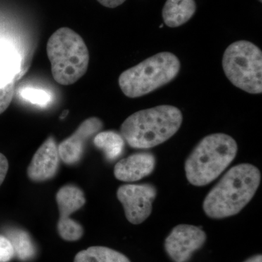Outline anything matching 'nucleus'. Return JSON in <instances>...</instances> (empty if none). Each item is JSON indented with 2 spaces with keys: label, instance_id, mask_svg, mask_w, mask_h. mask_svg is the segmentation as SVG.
Wrapping results in <instances>:
<instances>
[{
  "label": "nucleus",
  "instance_id": "nucleus-5",
  "mask_svg": "<svg viewBox=\"0 0 262 262\" xmlns=\"http://www.w3.org/2000/svg\"><path fill=\"white\" fill-rule=\"evenodd\" d=\"M180 69L178 57L170 52H162L122 72L119 86L127 97H141L171 82Z\"/></svg>",
  "mask_w": 262,
  "mask_h": 262
},
{
  "label": "nucleus",
  "instance_id": "nucleus-15",
  "mask_svg": "<svg viewBox=\"0 0 262 262\" xmlns=\"http://www.w3.org/2000/svg\"><path fill=\"white\" fill-rule=\"evenodd\" d=\"M94 143L103 151L106 159L111 161L117 159L125 147V140L121 134L113 130L98 133L95 136Z\"/></svg>",
  "mask_w": 262,
  "mask_h": 262
},
{
  "label": "nucleus",
  "instance_id": "nucleus-2",
  "mask_svg": "<svg viewBox=\"0 0 262 262\" xmlns=\"http://www.w3.org/2000/svg\"><path fill=\"white\" fill-rule=\"evenodd\" d=\"M182 122L180 110L170 105H160L127 117L120 127V134L130 147L151 149L175 135Z\"/></svg>",
  "mask_w": 262,
  "mask_h": 262
},
{
  "label": "nucleus",
  "instance_id": "nucleus-13",
  "mask_svg": "<svg viewBox=\"0 0 262 262\" xmlns=\"http://www.w3.org/2000/svg\"><path fill=\"white\" fill-rule=\"evenodd\" d=\"M196 10L194 0H167L162 13L164 23L170 28L181 27L192 18Z\"/></svg>",
  "mask_w": 262,
  "mask_h": 262
},
{
  "label": "nucleus",
  "instance_id": "nucleus-21",
  "mask_svg": "<svg viewBox=\"0 0 262 262\" xmlns=\"http://www.w3.org/2000/svg\"><path fill=\"white\" fill-rule=\"evenodd\" d=\"M103 6L108 8H115L123 4L126 0H97Z\"/></svg>",
  "mask_w": 262,
  "mask_h": 262
},
{
  "label": "nucleus",
  "instance_id": "nucleus-17",
  "mask_svg": "<svg viewBox=\"0 0 262 262\" xmlns=\"http://www.w3.org/2000/svg\"><path fill=\"white\" fill-rule=\"evenodd\" d=\"M14 82H10L3 89H0V115L4 113L10 106L14 95Z\"/></svg>",
  "mask_w": 262,
  "mask_h": 262
},
{
  "label": "nucleus",
  "instance_id": "nucleus-9",
  "mask_svg": "<svg viewBox=\"0 0 262 262\" xmlns=\"http://www.w3.org/2000/svg\"><path fill=\"white\" fill-rule=\"evenodd\" d=\"M206 232L200 227L179 225L172 229L165 241V249L174 262H188L206 243Z\"/></svg>",
  "mask_w": 262,
  "mask_h": 262
},
{
  "label": "nucleus",
  "instance_id": "nucleus-4",
  "mask_svg": "<svg viewBox=\"0 0 262 262\" xmlns=\"http://www.w3.org/2000/svg\"><path fill=\"white\" fill-rule=\"evenodd\" d=\"M47 54L53 79L62 85L75 83L89 69L87 46L80 34L68 27L52 34L47 43Z\"/></svg>",
  "mask_w": 262,
  "mask_h": 262
},
{
  "label": "nucleus",
  "instance_id": "nucleus-14",
  "mask_svg": "<svg viewBox=\"0 0 262 262\" xmlns=\"http://www.w3.org/2000/svg\"><path fill=\"white\" fill-rule=\"evenodd\" d=\"M4 235L9 239L14 251V258L21 261H29L37 256V247L28 232L23 229H7Z\"/></svg>",
  "mask_w": 262,
  "mask_h": 262
},
{
  "label": "nucleus",
  "instance_id": "nucleus-12",
  "mask_svg": "<svg viewBox=\"0 0 262 262\" xmlns=\"http://www.w3.org/2000/svg\"><path fill=\"white\" fill-rule=\"evenodd\" d=\"M156 165V158L152 153H135L120 160L115 165V178L122 182H134L152 173Z\"/></svg>",
  "mask_w": 262,
  "mask_h": 262
},
{
  "label": "nucleus",
  "instance_id": "nucleus-11",
  "mask_svg": "<svg viewBox=\"0 0 262 262\" xmlns=\"http://www.w3.org/2000/svg\"><path fill=\"white\" fill-rule=\"evenodd\" d=\"M59 160L56 141L53 137H49L33 157L27 169L29 178L37 182L53 178L58 171Z\"/></svg>",
  "mask_w": 262,
  "mask_h": 262
},
{
  "label": "nucleus",
  "instance_id": "nucleus-16",
  "mask_svg": "<svg viewBox=\"0 0 262 262\" xmlns=\"http://www.w3.org/2000/svg\"><path fill=\"white\" fill-rule=\"evenodd\" d=\"M74 262H130L125 255L104 246H92L81 251Z\"/></svg>",
  "mask_w": 262,
  "mask_h": 262
},
{
  "label": "nucleus",
  "instance_id": "nucleus-23",
  "mask_svg": "<svg viewBox=\"0 0 262 262\" xmlns=\"http://www.w3.org/2000/svg\"><path fill=\"white\" fill-rule=\"evenodd\" d=\"M258 1H259V2H260V3H261L262 0H258Z\"/></svg>",
  "mask_w": 262,
  "mask_h": 262
},
{
  "label": "nucleus",
  "instance_id": "nucleus-22",
  "mask_svg": "<svg viewBox=\"0 0 262 262\" xmlns=\"http://www.w3.org/2000/svg\"><path fill=\"white\" fill-rule=\"evenodd\" d=\"M244 262H262V256L261 254L255 255L251 256Z\"/></svg>",
  "mask_w": 262,
  "mask_h": 262
},
{
  "label": "nucleus",
  "instance_id": "nucleus-20",
  "mask_svg": "<svg viewBox=\"0 0 262 262\" xmlns=\"http://www.w3.org/2000/svg\"><path fill=\"white\" fill-rule=\"evenodd\" d=\"M9 164L8 160L4 155L0 153V186L4 182L7 173H8Z\"/></svg>",
  "mask_w": 262,
  "mask_h": 262
},
{
  "label": "nucleus",
  "instance_id": "nucleus-8",
  "mask_svg": "<svg viewBox=\"0 0 262 262\" xmlns=\"http://www.w3.org/2000/svg\"><path fill=\"white\" fill-rule=\"evenodd\" d=\"M157 194L156 187L151 184H125L117 192L125 216L133 225H140L149 218Z\"/></svg>",
  "mask_w": 262,
  "mask_h": 262
},
{
  "label": "nucleus",
  "instance_id": "nucleus-10",
  "mask_svg": "<svg viewBox=\"0 0 262 262\" xmlns=\"http://www.w3.org/2000/svg\"><path fill=\"white\" fill-rule=\"evenodd\" d=\"M102 127L103 122L98 117H90L82 122L72 136L58 146L62 161L67 165L78 163L83 155L87 141L99 133Z\"/></svg>",
  "mask_w": 262,
  "mask_h": 262
},
{
  "label": "nucleus",
  "instance_id": "nucleus-3",
  "mask_svg": "<svg viewBox=\"0 0 262 262\" xmlns=\"http://www.w3.org/2000/svg\"><path fill=\"white\" fill-rule=\"evenodd\" d=\"M237 153V142L232 136L225 134L206 136L186 160L188 182L196 187L210 184L228 168Z\"/></svg>",
  "mask_w": 262,
  "mask_h": 262
},
{
  "label": "nucleus",
  "instance_id": "nucleus-18",
  "mask_svg": "<svg viewBox=\"0 0 262 262\" xmlns=\"http://www.w3.org/2000/svg\"><path fill=\"white\" fill-rule=\"evenodd\" d=\"M14 258V251L9 239L0 234V262H9Z\"/></svg>",
  "mask_w": 262,
  "mask_h": 262
},
{
  "label": "nucleus",
  "instance_id": "nucleus-6",
  "mask_svg": "<svg viewBox=\"0 0 262 262\" xmlns=\"http://www.w3.org/2000/svg\"><path fill=\"white\" fill-rule=\"evenodd\" d=\"M222 67L231 83L251 94L262 92V52L253 43L239 40L225 50Z\"/></svg>",
  "mask_w": 262,
  "mask_h": 262
},
{
  "label": "nucleus",
  "instance_id": "nucleus-7",
  "mask_svg": "<svg viewBox=\"0 0 262 262\" xmlns=\"http://www.w3.org/2000/svg\"><path fill=\"white\" fill-rule=\"evenodd\" d=\"M56 202L59 210L58 234L64 241H79L83 235V227L71 216L85 203L83 192L76 186H63L57 192Z\"/></svg>",
  "mask_w": 262,
  "mask_h": 262
},
{
  "label": "nucleus",
  "instance_id": "nucleus-1",
  "mask_svg": "<svg viewBox=\"0 0 262 262\" xmlns=\"http://www.w3.org/2000/svg\"><path fill=\"white\" fill-rule=\"evenodd\" d=\"M260 182L261 172L257 167L249 163L232 167L207 194L203 211L214 220L237 214L252 200Z\"/></svg>",
  "mask_w": 262,
  "mask_h": 262
},
{
  "label": "nucleus",
  "instance_id": "nucleus-19",
  "mask_svg": "<svg viewBox=\"0 0 262 262\" xmlns=\"http://www.w3.org/2000/svg\"><path fill=\"white\" fill-rule=\"evenodd\" d=\"M22 95L26 99L38 104H46L48 102L50 98L49 96L46 92L39 90H26Z\"/></svg>",
  "mask_w": 262,
  "mask_h": 262
}]
</instances>
